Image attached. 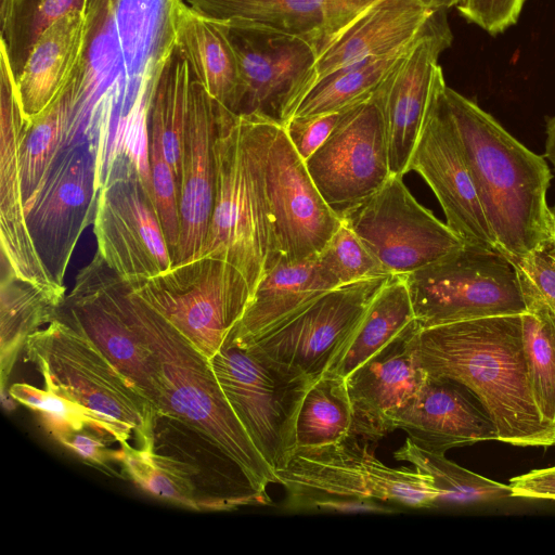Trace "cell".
I'll list each match as a JSON object with an SVG mask.
<instances>
[{"label":"cell","instance_id":"1","mask_svg":"<svg viewBox=\"0 0 555 555\" xmlns=\"http://www.w3.org/2000/svg\"><path fill=\"white\" fill-rule=\"evenodd\" d=\"M414 357L428 376L454 380L477 399L496 429L498 441L555 446V428L544 422L533 397L521 314L420 328Z\"/></svg>","mask_w":555,"mask_h":555},{"label":"cell","instance_id":"2","mask_svg":"<svg viewBox=\"0 0 555 555\" xmlns=\"http://www.w3.org/2000/svg\"><path fill=\"white\" fill-rule=\"evenodd\" d=\"M108 278L117 302L151 350L159 414L218 448L258 490L267 492L270 483H278L275 472L232 410L209 359L149 306L127 280L113 269Z\"/></svg>","mask_w":555,"mask_h":555},{"label":"cell","instance_id":"3","mask_svg":"<svg viewBox=\"0 0 555 555\" xmlns=\"http://www.w3.org/2000/svg\"><path fill=\"white\" fill-rule=\"evenodd\" d=\"M444 99L499 251L508 261L529 255L547 240L552 173L544 157L448 86Z\"/></svg>","mask_w":555,"mask_h":555},{"label":"cell","instance_id":"4","mask_svg":"<svg viewBox=\"0 0 555 555\" xmlns=\"http://www.w3.org/2000/svg\"><path fill=\"white\" fill-rule=\"evenodd\" d=\"M215 155L216 194L203 255L238 269L253 295L273 262L257 117L217 105Z\"/></svg>","mask_w":555,"mask_h":555},{"label":"cell","instance_id":"5","mask_svg":"<svg viewBox=\"0 0 555 555\" xmlns=\"http://www.w3.org/2000/svg\"><path fill=\"white\" fill-rule=\"evenodd\" d=\"M362 441L352 437L297 448L285 467L275 472L289 506L335 512H385L379 503L437 506L439 491L428 476L385 465Z\"/></svg>","mask_w":555,"mask_h":555},{"label":"cell","instance_id":"6","mask_svg":"<svg viewBox=\"0 0 555 555\" xmlns=\"http://www.w3.org/2000/svg\"><path fill=\"white\" fill-rule=\"evenodd\" d=\"M23 351L47 390L122 424L137 443L152 436L157 409L78 330L55 319L31 334Z\"/></svg>","mask_w":555,"mask_h":555},{"label":"cell","instance_id":"7","mask_svg":"<svg viewBox=\"0 0 555 555\" xmlns=\"http://www.w3.org/2000/svg\"><path fill=\"white\" fill-rule=\"evenodd\" d=\"M209 362L256 449L274 472L284 468L297 448L299 410L314 379L282 366L256 346L225 343Z\"/></svg>","mask_w":555,"mask_h":555},{"label":"cell","instance_id":"8","mask_svg":"<svg viewBox=\"0 0 555 555\" xmlns=\"http://www.w3.org/2000/svg\"><path fill=\"white\" fill-rule=\"evenodd\" d=\"M130 284L208 359L222 348L251 298L238 269L206 255Z\"/></svg>","mask_w":555,"mask_h":555},{"label":"cell","instance_id":"9","mask_svg":"<svg viewBox=\"0 0 555 555\" xmlns=\"http://www.w3.org/2000/svg\"><path fill=\"white\" fill-rule=\"evenodd\" d=\"M404 280L421 328L527 311L512 263L481 247L466 244Z\"/></svg>","mask_w":555,"mask_h":555},{"label":"cell","instance_id":"10","mask_svg":"<svg viewBox=\"0 0 555 555\" xmlns=\"http://www.w3.org/2000/svg\"><path fill=\"white\" fill-rule=\"evenodd\" d=\"M104 168L96 141L83 138L64 145L38 190L25 202L37 253L60 285H64L82 232L93 224Z\"/></svg>","mask_w":555,"mask_h":555},{"label":"cell","instance_id":"11","mask_svg":"<svg viewBox=\"0 0 555 555\" xmlns=\"http://www.w3.org/2000/svg\"><path fill=\"white\" fill-rule=\"evenodd\" d=\"M93 233L96 251L130 283L173 266L153 195L132 159L120 151L111 156L103 173Z\"/></svg>","mask_w":555,"mask_h":555},{"label":"cell","instance_id":"12","mask_svg":"<svg viewBox=\"0 0 555 555\" xmlns=\"http://www.w3.org/2000/svg\"><path fill=\"white\" fill-rule=\"evenodd\" d=\"M257 119L271 229L272 266L278 260L298 261L319 255L340 227L343 218L319 192L284 127Z\"/></svg>","mask_w":555,"mask_h":555},{"label":"cell","instance_id":"13","mask_svg":"<svg viewBox=\"0 0 555 555\" xmlns=\"http://www.w3.org/2000/svg\"><path fill=\"white\" fill-rule=\"evenodd\" d=\"M341 218L390 275H408L466 245L414 198L398 175Z\"/></svg>","mask_w":555,"mask_h":555},{"label":"cell","instance_id":"14","mask_svg":"<svg viewBox=\"0 0 555 555\" xmlns=\"http://www.w3.org/2000/svg\"><path fill=\"white\" fill-rule=\"evenodd\" d=\"M440 65L409 171L421 175L444 212L447 224L467 245L499 253L446 99Z\"/></svg>","mask_w":555,"mask_h":555},{"label":"cell","instance_id":"15","mask_svg":"<svg viewBox=\"0 0 555 555\" xmlns=\"http://www.w3.org/2000/svg\"><path fill=\"white\" fill-rule=\"evenodd\" d=\"M373 93L345 109L325 142L305 162L319 192L340 217L391 176L384 120Z\"/></svg>","mask_w":555,"mask_h":555},{"label":"cell","instance_id":"16","mask_svg":"<svg viewBox=\"0 0 555 555\" xmlns=\"http://www.w3.org/2000/svg\"><path fill=\"white\" fill-rule=\"evenodd\" d=\"M242 91L236 115L284 126L312 85L318 55L304 39L264 28H228Z\"/></svg>","mask_w":555,"mask_h":555},{"label":"cell","instance_id":"17","mask_svg":"<svg viewBox=\"0 0 555 555\" xmlns=\"http://www.w3.org/2000/svg\"><path fill=\"white\" fill-rule=\"evenodd\" d=\"M390 276L364 280L328 291L251 346L282 366L317 380L326 372Z\"/></svg>","mask_w":555,"mask_h":555},{"label":"cell","instance_id":"18","mask_svg":"<svg viewBox=\"0 0 555 555\" xmlns=\"http://www.w3.org/2000/svg\"><path fill=\"white\" fill-rule=\"evenodd\" d=\"M108 274L96 251L76 275L57 319L86 335L158 411L151 350L117 302Z\"/></svg>","mask_w":555,"mask_h":555},{"label":"cell","instance_id":"19","mask_svg":"<svg viewBox=\"0 0 555 555\" xmlns=\"http://www.w3.org/2000/svg\"><path fill=\"white\" fill-rule=\"evenodd\" d=\"M447 10L437 11L402 60L377 87L391 175L404 176L418 140L440 54L451 46Z\"/></svg>","mask_w":555,"mask_h":555},{"label":"cell","instance_id":"20","mask_svg":"<svg viewBox=\"0 0 555 555\" xmlns=\"http://www.w3.org/2000/svg\"><path fill=\"white\" fill-rule=\"evenodd\" d=\"M25 127L16 91V75L7 44H0V243L3 257L22 279L63 291L35 247L26 219L20 168V142Z\"/></svg>","mask_w":555,"mask_h":555},{"label":"cell","instance_id":"21","mask_svg":"<svg viewBox=\"0 0 555 555\" xmlns=\"http://www.w3.org/2000/svg\"><path fill=\"white\" fill-rule=\"evenodd\" d=\"M227 28H264L306 40L318 57L379 0H184Z\"/></svg>","mask_w":555,"mask_h":555},{"label":"cell","instance_id":"22","mask_svg":"<svg viewBox=\"0 0 555 555\" xmlns=\"http://www.w3.org/2000/svg\"><path fill=\"white\" fill-rule=\"evenodd\" d=\"M420 328L417 324L391 341L346 378L359 439L377 442L392 431V416L424 385L427 374L414 357V337Z\"/></svg>","mask_w":555,"mask_h":555},{"label":"cell","instance_id":"23","mask_svg":"<svg viewBox=\"0 0 555 555\" xmlns=\"http://www.w3.org/2000/svg\"><path fill=\"white\" fill-rule=\"evenodd\" d=\"M216 130L217 105L194 78L179 181L180 241L175 263L204 251L216 194Z\"/></svg>","mask_w":555,"mask_h":555},{"label":"cell","instance_id":"24","mask_svg":"<svg viewBox=\"0 0 555 555\" xmlns=\"http://www.w3.org/2000/svg\"><path fill=\"white\" fill-rule=\"evenodd\" d=\"M461 384L428 376L417 395L391 418L417 447L444 454L455 447L498 440L496 429Z\"/></svg>","mask_w":555,"mask_h":555},{"label":"cell","instance_id":"25","mask_svg":"<svg viewBox=\"0 0 555 555\" xmlns=\"http://www.w3.org/2000/svg\"><path fill=\"white\" fill-rule=\"evenodd\" d=\"M99 12H75L48 26L28 49L16 75L25 124L47 111L77 78Z\"/></svg>","mask_w":555,"mask_h":555},{"label":"cell","instance_id":"26","mask_svg":"<svg viewBox=\"0 0 555 555\" xmlns=\"http://www.w3.org/2000/svg\"><path fill=\"white\" fill-rule=\"evenodd\" d=\"M457 2L459 0L377 1L317 59L311 87L343 67L409 46L437 11L448 10Z\"/></svg>","mask_w":555,"mask_h":555},{"label":"cell","instance_id":"27","mask_svg":"<svg viewBox=\"0 0 555 555\" xmlns=\"http://www.w3.org/2000/svg\"><path fill=\"white\" fill-rule=\"evenodd\" d=\"M337 287L319 255L298 261L278 260L260 279L225 343L249 347Z\"/></svg>","mask_w":555,"mask_h":555},{"label":"cell","instance_id":"28","mask_svg":"<svg viewBox=\"0 0 555 555\" xmlns=\"http://www.w3.org/2000/svg\"><path fill=\"white\" fill-rule=\"evenodd\" d=\"M168 39L217 105L236 114L242 79L229 29L184 0H167Z\"/></svg>","mask_w":555,"mask_h":555},{"label":"cell","instance_id":"29","mask_svg":"<svg viewBox=\"0 0 555 555\" xmlns=\"http://www.w3.org/2000/svg\"><path fill=\"white\" fill-rule=\"evenodd\" d=\"M152 437L140 444L121 448L124 470L138 487L155 498L195 511L232 509L201 478L203 474L195 462L160 451L153 444Z\"/></svg>","mask_w":555,"mask_h":555},{"label":"cell","instance_id":"30","mask_svg":"<svg viewBox=\"0 0 555 555\" xmlns=\"http://www.w3.org/2000/svg\"><path fill=\"white\" fill-rule=\"evenodd\" d=\"M416 325L404 276L391 275L323 375L346 379L371 357Z\"/></svg>","mask_w":555,"mask_h":555},{"label":"cell","instance_id":"31","mask_svg":"<svg viewBox=\"0 0 555 555\" xmlns=\"http://www.w3.org/2000/svg\"><path fill=\"white\" fill-rule=\"evenodd\" d=\"M66 295L20 278L1 257L0 374L1 388L27 338L57 319Z\"/></svg>","mask_w":555,"mask_h":555},{"label":"cell","instance_id":"32","mask_svg":"<svg viewBox=\"0 0 555 555\" xmlns=\"http://www.w3.org/2000/svg\"><path fill=\"white\" fill-rule=\"evenodd\" d=\"M193 82L194 76L186 59L167 38L155 59L149 124L155 126L160 133L164 155L173 169L178 184L182 171Z\"/></svg>","mask_w":555,"mask_h":555},{"label":"cell","instance_id":"33","mask_svg":"<svg viewBox=\"0 0 555 555\" xmlns=\"http://www.w3.org/2000/svg\"><path fill=\"white\" fill-rule=\"evenodd\" d=\"M414 40L400 50L364 59L320 79L305 94L293 117L341 112L367 99L402 60Z\"/></svg>","mask_w":555,"mask_h":555},{"label":"cell","instance_id":"34","mask_svg":"<svg viewBox=\"0 0 555 555\" xmlns=\"http://www.w3.org/2000/svg\"><path fill=\"white\" fill-rule=\"evenodd\" d=\"M76 79L47 111L31 122L25 124L20 142V168L25 202L38 190L65 143L77 105Z\"/></svg>","mask_w":555,"mask_h":555},{"label":"cell","instance_id":"35","mask_svg":"<svg viewBox=\"0 0 555 555\" xmlns=\"http://www.w3.org/2000/svg\"><path fill=\"white\" fill-rule=\"evenodd\" d=\"M352 437L357 436L346 379L323 375L313 382L301 403L296 425L297 448L319 447Z\"/></svg>","mask_w":555,"mask_h":555},{"label":"cell","instance_id":"36","mask_svg":"<svg viewBox=\"0 0 555 555\" xmlns=\"http://www.w3.org/2000/svg\"><path fill=\"white\" fill-rule=\"evenodd\" d=\"M393 457L409 462L428 476L439 491L438 504L469 505L489 503L512 496L509 485H504L468 470L448 460L444 454L417 447L409 438ZM513 498V496H512Z\"/></svg>","mask_w":555,"mask_h":555},{"label":"cell","instance_id":"37","mask_svg":"<svg viewBox=\"0 0 555 555\" xmlns=\"http://www.w3.org/2000/svg\"><path fill=\"white\" fill-rule=\"evenodd\" d=\"M9 395L34 411L57 442L70 434L94 429L113 436L120 448L132 444L133 433L122 424L46 388L16 383L9 388Z\"/></svg>","mask_w":555,"mask_h":555},{"label":"cell","instance_id":"38","mask_svg":"<svg viewBox=\"0 0 555 555\" xmlns=\"http://www.w3.org/2000/svg\"><path fill=\"white\" fill-rule=\"evenodd\" d=\"M526 307L522 340L532 392L542 418L555 428V313L540 302Z\"/></svg>","mask_w":555,"mask_h":555},{"label":"cell","instance_id":"39","mask_svg":"<svg viewBox=\"0 0 555 555\" xmlns=\"http://www.w3.org/2000/svg\"><path fill=\"white\" fill-rule=\"evenodd\" d=\"M319 259L338 286L390 275L344 219Z\"/></svg>","mask_w":555,"mask_h":555},{"label":"cell","instance_id":"40","mask_svg":"<svg viewBox=\"0 0 555 555\" xmlns=\"http://www.w3.org/2000/svg\"><path fill=\"white\" fill-rule=\"evenodd\" d=\"M151 190L173 263L180 241L179 184L167 162L158 129L149 124Z\"/></svg>","mask_w":555,"mask_h":555},{"label":"cell","instance_id":"41","mask_svg":"<svg viewBox=\"0 0 555 555\" xmlns=\"http://www.w3.org/2000/svg\"><path fill=\"white\" fill-rule=\"evenodd\" d=\"M509 262L516 271L525 304L540 302L555 313V249L546 242Z\"/></svg>","mask_w":555,"mask_h":555},{"label":"cell","instance_id":"42","mask_svg":"<svg viewBox=\"0 0 555 555\" xmlns=\"http://www.w3.org/2000/svg\"><path fill=\"white\" fill-rule=\"evenodd\" d=\"M526 0H459L455 8L468 22L490 35L503 33L514 25Z\"/></svg>","mask_w":555,"mask_h":555},{"label":"cell","instance_id":"43","mask_svg":"<svg viewBox=\"0 0 555 555\" xmlns=\"http://www.w3.org/2000/svg\"><path fill=\"white\" fill-rule=\"evenodd\" d=\"M343 112L294 116L283 126L293 147L305 162L325 142Z\"/></svg>","mask_w":555,"mask_h":555},{"label":"cell","instance_id":"44","mask_svg":"<svg viewBox=\"0 0 555 555\" xmlns=\"http://www.w3.org/2000/svg\"><path fill=\"white\" fill-rule=\"evenodd\" d=\"M103 0H35L27 21L24 57L37 37L52 23L70 13L100 12Z\"/></svg>","mask_w":555,"mask_h":555},{"label":"cell","instance_id":"45","mask_svg":"<svg viewBox=\"0 0 555 555\" xmlns=\"http://www.w3.org/2000/svg\"><path fill=\"white\" fill-rule=\"evenodd\" d=\"M508 485L513 498L555 500V466L513 477Z\"/></svg>","mask_w":555,"mask_h":555},{"label":"cell","instance_id":"46","mask_svg":"<svg viewBox=\"0 0 555 555\" xmlns=\"http://www.w3.org/2000/svg\"><path fill=\"white\" fill-rule=\"evenodd\" d=\"M26 0H1V39L10 43L16 18Z\"/></svg>","mask_w":555,"mask_h":555},{"label":"cell","instance_id":"47","mask_svg":"<svg viewBox=\"0 0 555 555\" xmlns=\"http://www.w3.org/2000/svg\"><path fill=\"white\" fill-rule=\"evenodd\" d=\"M545 157L555 169V116L548 118L546 122Z\"/></svg>","mask_w":555,"mask_h":555},{"label":"cell","instance_id":"48","mask_svg":"<svg viewBox=\"0 0 555 555\" xmlns=\"http://www.w3.org/2000/svg\"><path fill=\"white\" fill-rule=\"evenodd\" d=\"M546 231H547L546 242L555 249V205L552 207H548Z\"/></svg>","mask_w":555,"mask_h":555}]
</instances>
